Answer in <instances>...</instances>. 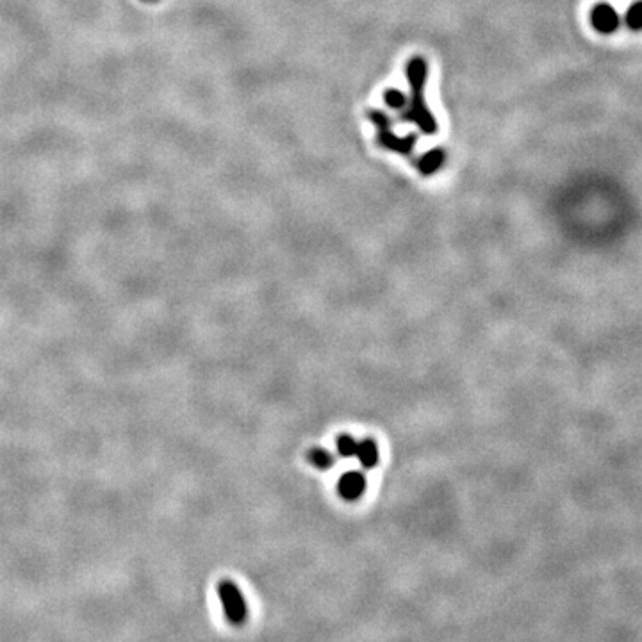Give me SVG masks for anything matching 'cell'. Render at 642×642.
I'll use <instances>...</instances> for the list:
<instances>
[{
	"label": "cell",
	"instance_id": "1",
	"mask_svg": "<svg viewBox=\"0 0 642 642\" xmlns=\"http://www.w3.org/2000/svg\"><path fill=\"white\" fill-rule=\"evenodd\" d=\"M405 75L407 82H409L410 95L399 120L405 121V123H414L419 128V132L427 136L437 134V120L432 114V111L428 109L427 100H424V88H427L428 78V63L424 61V57H410L405 68Z\"/></svg>",
	"mask_w": 642,
	"mask_h": 642
},
{
	"label": "cell",
	"instance_id": "2",
	"mask_svg": "<svg viewBox=\"0 0 642 642\" xmlns=\"http://www.w3.org/2000/svg\"><path fill=\"white\" fill-rule=\"evenodd\" d=\"M367 118H370L371 123L377 127V139L378 145H380L382 148L389 150V152L402 153V156H410V153L414 152L417 136L409 134L403 136V138L396 136L394 132H392V120L387 113L373 109L367 113Z\"/></svg>",
	"mask_w": 642,
	"mask_h": 642
},
{
	"label": "cell",
	"instance_id": "3",
	"mask_svg": "<svg viewBox=\"0 0 642 642\" xmlns=\"http://www.w3.org/2000/svg\"><path fill=\"white\" fill-rule=\"evenodd\" d=\"M218 596H220L223 613L228 623L234 624V626L245 624L246 619H248V605H246L245 596L239 591L235 581L227 580V578L220 580V584H218Z\"/></svg>",
	"mask_w": 642,
	"mask_h": 642
},
{
	"label": "cell",
	"instance_id": "4",
	"mask_svg": "<svg viewBox=\"0 0 642 642\" xmlns=\"http://www.w3.org/2000/svg\"><path fill=\"white\" fill-rule=\"evenodd\" d=\"M591 24L596 31L603 34H612L623 24V16L610 4H598L591 11Z\"/></svg>",
	"mask_w": 642,
	"mask_h": 642
},
{
	"label": "cell",
	"instance_id": "5",
	"mask_svg": "<svg viewBox=\"0 0 642 642\" xmlns=\"http://www.w3.org/2000/svg\"><path fill=\"white\" fill-rule=\"evenodd\" d=\"M366 491V478L360 471H348L337 480V492L346 501H357Z\"/></svg>",
	"mask_w": 642,
	"mask_h": 642
},
{
	"label": "cell",
	"instance_id": "6",
	"mask_svg": "<svg viewBox=\"0 0 642 642\" xmlns=\"http://www.w3.org/2000/svg\"><path fill=\"white\" fill-rule=\"evenodd\" d=\"M444 164H446V152L442 148L428 150L423 156L417 157L416 160V168L419 170V173L423 175V177H430V175L437 173Z\"/></svg>",
	"mask_w": 642,
	"mask_h": 642
},
{
	"label": "cell",
	"instance_id": "7",
	"mask_svg": "<svg viewBox=\"0 0 642 642\" xmlns=\"http://www.w3.org/2000/svg\"><path fill=\"white\" fill-rule=\"evenodd\" d=\"M355 457L359 459L360 466L366 467V469H373L378 464V446L373 439H362L360 442H357V452Z\"/></svg>",
	"mask_w": 642,
	"mask_h": 642
},
{
	"label": "cell",
	"instance_id": "8",
	"mask_svg": "<svg viewBox=\"0 0 642 642\" xmlns=\"http://www.w3.org/2000/svg\"><path fill=\"white\" fill-rule=\"evenodd\" d=\"M307 459H309V462L312 464L314 467H317V469H328V467L334 466V455L323 448L309 449Z\"/></svg>",
	"mask_w": 642,
	"mask_h": 642
},
{
	"label": "cell",
	"instance_id": "9",
	"mask_svg": "<svg viewBox=\"0 0 642 642\" xmlns=\"http://www.w3.org/2000/svg\"><path fill=\"white\" fill-rule=\"evenodd\" d=\"M407 100H409V96L405 95V93L403 91H399V89H396V88H389V89H385L384 91V102H385V106L389 107V109H392V111H403L407 107Z\"/></svg>",
	"mask_w": 642,
	"mask_h": 642
},
{
	"label": "cell",
	"instance_id": "10",
	"mask_svg": "<svg viewBox=\"0 0 642 642\" xmlns=\"http://www.w3.org/2000/svg\"><path fill=\"white\" fill-rule=\"evenodd\" d=\"M624 25L631 31H642V0L635 2L623 16Z\"/></svg>",
	"mask_w": 642,
	"mask_h": 642
},
{
	"label": "cell",
	"instance_id": "11",
	"mask_svg": "<svg viewBox=\"0 0 642 642\" xmlns=\"http://www.w3.org/2000/svg\"><path fill=\"white\" fill-rule=\"evenodd\" d=\"M335 446H337L339 457H345V459H350V457H355L357 441L352 437V435H348V434L339 435L337 442H335Z\"/></svg>",
	"mask_w": 642,
	"mask_h": 642
},
{
	"label": "cell",
	"instance_id": "12",
	"mask_svg": "<svg viewBox=\"0 0 642 642\" xmlns=\"http://www.w3.org/2000/svg\"><path fill=\"white\" fill-rule=\"evenodd\" d=\"M145 2H157V0H145Z\"/></svg>",
	"mask_w": 642,
	"mask_h": 642
}]
</instances>
